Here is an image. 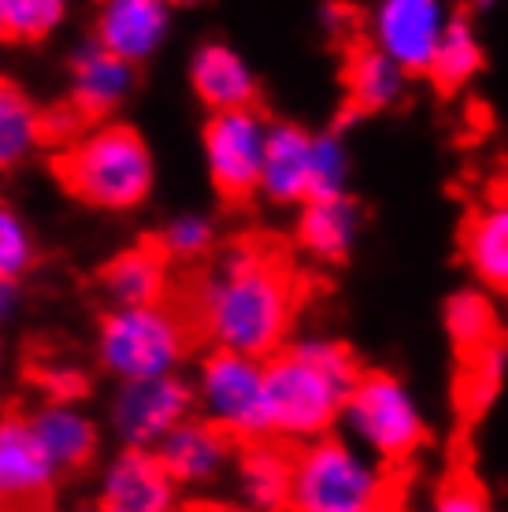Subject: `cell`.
<instances>
[{
	"instance_id": "cell-2",
	"label": "cell",
	"mask_w": 508,
	"mask_h": 512,
	"mask_svg": "<svg viewBox=\"0 0 508 512\" xmlns=\"http://www.w3.org/2000/svg\"><path fill=\"white\" fill-rule=\"evenodd\" d=\"M271 431L279 438H323L342 420L360 383L353 353L334 338H301L264 360Z\"/></svg>"
},
{
	"instance_id": "cell-14",
	"label": "cell",
	"mask_w": 508,
	"mask_h": 512,
	"mask_svg": "<svg viewBox=\"0 0 508 512\" xmlns=\"http://www.w3.org/2000/svg\"><path fill=\"white\" fill-rule=\"evenodd\" d=\"M234 438L212 420H186L160 442L156 457L175 483H208L230 461Z\"/></svg>"
},
{
	"instance_id": "cell-37",
	"label": "cell",
	"mask_w": 508,
	"mask_h": 512,
	"mask_svg": "<svg viewBox=\"0 0 508 512\" xmlns=\"http://www.w3.org/2000/svg\"><path fill=\"white\" fill-rule=\"evenodd\" d=\"M4 8H8V0H0V34H4Z\"/></svg>"
},
{
	"instance_id": "cell-27",
	"label": "cell",
	"mask_w": 508,
	"mask_h": 512,
	"mask_svg": "<svg viewBox=\"0 0 508 512\" xmlns=\"http://www.w3.org/2000/svg\"><path fill=\"white\" fill-rule=\"evenodd\" d=\"M445 331H449V338H453L464 353L483 349L486 342L497 338L494 305H490L483 294H475V290H460V294H453L449 305H445Z\"/></svg>"
},
{
	"instance_id": "cell-7",
	"label": "cell",
	"mask_w": 508,
	"mask_h": 512,
	"mask_svg": "<svg viewBox=\"0 0 508 512\" xmlns=\"http://www.w3.org/2000/svg\"><path fill=\"white\" fill-rule=\"evenodd\" d=\"M201 401L208 420L223 427L234 442H260L275 435L264 360L216 349L201 368Z\"/></svg>"
},
{
	"instance_id": "cell-18",
	"label": "cell",
	"mask_w": 508,
	"mask_h": 512,
	"mask_svg": "<svg viewBox=\"0 0 508 512\" xmlns=\"http://www.w3.org/2000/svg\"><path fill=\"white\" fill-rule=\"evenodd\" d=\"M238 490L245 512H290L293 498V453L275 442H245L238 457Z\"/></svg>"
},
{
	"instance_id": "cell-28",
	"label": "cell",
	"mask_w": 508,
	"mask_h": 512,
	"mask_svg": "<svg viewBox=\"0 0 508 512\" xmlns=\"http://www.w3.org/2000/svg\"><path fill=\"white\" fill-rule=\"evenodd\" d=\"M345 182H349V149H345L342 134H316L312 141V197L308 201H323V197H345Z\"/></svg>"
},
{
	"instance_id": "cell-32",
	"label": "cell",
	"mask_w": 508,
	"mask_h": 512,
	"mask_svg": "<svg viewBox=\"0 0 508 512\" xmlns=\"http://www.w3.org/2000/svg\"><path fill=\"white\" fill-rule=\"evenodd\" d=\"M30 379L52 397V405H71V401L89 394L86 372L67 364V360H41V364L30 368Z\"/></svg>"
},
{
	"instance_id": "cell-11",
	"label": "cell",
	"mask_w": 508,
	"mask_h": 512,
	"mask_svg": "<svg viewBox=\"0 0 508 512\" xmlns=\"http://www.w3.org/2000/svg\"><path fill=\"white\" fill-rule=\"evenodd\" d=\"M190 409V386L175 375H160V379H138L123 386L112 405V423L130 449H149L153 442H164L178 423H186Z\"/></svg>"
},
{
	"instance_id": "cell-19",
	"label": "cell",
	"mask_w": 508,
	"mask_h": 512,
	"mask_svg": "<svg viewBox=\"0 0 508 512\" xmlns=\"http://www.w3.org/2000/svg\"><path fill=\"white\" fill-rule=\"evenodd\" d=\"M193 93L201 97L212 112H234V108H253L256 78L238 52L230 45H204L193 56Z\"/></svg>"
},
{
	"instance_id": "cell-30",
	"label": "cell",
	"mask_w": 508,
	"mask_h": 512,
	"mask_svg": "<svg viewBox=\"0 0 508 512\" xmlns=\"http://www.w3.org/2000/svg\"><path fill=\"white\" fill-rule=\"evenodd\" d=\"M212 242H216V227L204 216H182L156 234V245L171 260H197V256H204L212 249Z\"/></svg>"
},
{
	"instance_id": "cell-22",
	"label": "cell",
	"mask_w": 508,
	"mask_h": 512,
	"mask_svg": "<svg viewBox=\"0 0 508 512\" xmlns=\"http://www.w3.org/2000/svg\"><path fill=\"white\" fill-rule=\"evenodd\" d=\"M405 78L408 71L401 64H394L386 52H379L375 45L353 52V60L345 67V86H349V101L360 112H382L394 108L405 97Z\"/></svg>"
},
{
	"instance_id": "cell-21",
	"label": "cell",
	"mask_w": 508,
	"mask_h": 512,
	"mask_svg": "<svg viewBox=\"0 0 508 512\" xmlns=\"http://www.w3.org/2000/svg\"><path fill=\"white\" fill-rule=\"evenodd\" d=\"M30 423H34L38 442L49 453V461L60 472H67V468L75 472V468H86L93 461V453H97V431L71 405H49L38 416H30Z\"/></svg>"
},
{
	"instance_id": "cell-5",
	"label": "cell",
	"mask_w": 508,
	"mask_h": 512,
	"mask_svg": "<svg viewBox=\"0 0 508 512\" xmlns=\"http://www.w3.org/2000/svg\"><path fill=\"white\" fill-rule=\"evenodd\" d=\"M197 334L182 312L164 305L115 308L101 323V360L123 383L171 375Z\"/></svg>"
},
{
	"instance_id": "cell-38",
	"label": "cell",
	"mask_w": 508,
	"mask_h": 512,
	"mask_svg": "<svg viewBox=\"0 0 508 512\" xmlns=\"http://www.w3.org/2000/svg\"><path fill=\"white\" fill-rule=\"evenodd\" d=\"M167 4H197V0H167Z\"/></svg>"
},
{
	"instance_id": "cell-40",
	"label": "cell",
	"mask_w": 508,
	"mask_h": 512,
	"mask_svg": "<svg viewBox=\"0 0 508 512\" xmlns=\"http://www.w3.org/2000/svg\"><path fill=\"white\" fill-rule=\"evenodd\" d=\"M82 512H108V509H104V505H101V509H82Z\"/></svg>"
},
{
	"instance_id": "cell-25",
	"label": "cell",
	"mask_w": 508,
	"mask_h": 512,
	"mask_svg": "<svg viewBox=\"0 0 508 512\" xmlns=\"http://www.w3.org/2000/svg\"><path fill=\"white\" fill-rule=\"evenodd\" d=\"M508 379V346L505 342H486L483 349H471L460 372V409L468 416H483L497 401L501 386Z\"/></svg>"
},
{
	"instance_id": "cell-23",
	"label": "cell",
	"mask_w": 508,
	"mask_h": 512,
	"mask_svg": "<svg viewBox=\"0 0 508 512\" xmlns=\"http://www.w3.org/2000/svg\"><path fill=\"white\" fill-rule=\"evenodd\" d=\"M464 253L486 286L508 290V201H494L471 216L464 231Z\"/></svg>"
},
{
	"instance_id": "cell-15",
	"label": "cell",
	"mask_w": 508,
	"mask_h": 512,
	"mask_svg": "<svg viewBox=\"0 0 508 512\" xmlns=\"http://www.w3.org/2000/svg\"><path fill=\"white\" fill-rule=\"evenodd\" d=\"M167 30V0H101L97 41L127 64H138Z\"/></svg>"
},
{
	"instance_id": "cell-9",
	"label": "cell",
	"mask_w": 508,
	"mask_h": 512,
	"mask_svg": "<svg viewBox=\"0 0 508 512\" xmlns=\"http://www.w3.org/2000/svg\"><path fill=\"white\" fill-rule=\"evenodd\" d=\"M56 472L30 416H0V512H49Z\"/></svg>"
},
{
	"instance_id": "cell-1",
	"label": "cell",
	"mask_w": 508,
	"mask_h": 512,
	"mask_svg": "<svg viewBox=\"0 0 508 512\" xmlns=\"http://www.w3.org/2000/svg\"><path fill=\"white\" fill-rule=\"evenodd\" d=\"M297 301L290 264L264 242H238L208 275L171 282L167 294V305L182 312L197 338L256 360L282 349Z\"/></svg>"
},
{
	"instance_id": "cell-33",
	"label": "cell",
	"mask_w": 508,
	"mask_h": 512,
	"mask_svg": "<svg viewBox=\"0 0 508 512\" xmlns=\"http://www.w3.org/2000/svg\"><path fill=\"white\" fill-rule=\"evenodd\" d=\"M427 512H497L490 494H486L475 479H449L438 494H434Z\"/></svg>"
},
{
	"instance_id": "cell-4",
	"label": "cell",
	"mask_w": 508,
	"mask_h": 512,
	"mask_svg": "<svg viewBox=\"0 0 508 512\" xmlns=\"http://www.w3.org/2000/svg\"><path fill=\"white\" fill-rule=\"evenodd\" d=\"M390 475L382 464L345 438H312L293 453L290 512H364L386 505Z\"/></svg>"
},
{
	"instance_id": "cell-26",
	"label": "cell",
	"mask_w": 508,
	"mask_h": 512,
	"mask_svg": "<svg viewBox=\"0 0 508 512\" xmlns=\"http://www.w3.org/2000/svg\"><path fill=\"white\" fill-rule=\"evenodd\" d=\"M479 71H483V45H479L468 19H453L442 38V49L434 56V67H431L434 82L445 93H453L460 86H468Z\"/></svg>"
},
{
	"instance_id": "cell-17",
	"label": "cell",
	"mask_w": 508,
	"mask_h": 512,
	"mask_svg": "<svg viewBox=\"0 0 508 512\" xmlns=\"http://www.w3.org/2000/svg\"><path fill=\"white\" fill-rule=\"evenodd\" d=\"M75 75V90H71V104L93 123V119L108 116L115 104L127 97L134 71L123 56H115L112 49H104L101 41H89L82 45L71 64Z\"/></svg>"
},
{
	"instance_id": "cell-31",
	"label": "cell",
	"mask_w": 508,
	"mask_h": 512,
	"mask_svg": "<svg viewBox=\"0 0 508 512\" xmlns=\"http://www.w3.org/2000/svg\"><path fill=\"white\" fill-rule=\"evenodd\" d=\"M30 264H34V245H30L23 219L8 205H0V279H19Z\"/></svg>"
},
{
	"instance_id": "cell-20",
	"label": "cell",
	"mask_w": 508,
	"mask_h": 512,
	"mask_svg": "<svg viewBox=\"0 0 508 512\" xmlns=\"http://www.w3.org/2000/svg\"><path fill=\"white\" fill-rule=\"evenodd\" d=\"M360 234V208L349 197L308 201L297 223V242L323 264H342Z\"/></svg>"
},
{
	"instance_id": "cell-13",
	"label": "cell",
	"mask_w": 508,
	"mask_h": 512,
	"mask_svg": "<svg viewBox=\"0 0 508 512\" xmlns=\"http://www.w3.org/2000/svg\"><path fill=\"white\" fill-rule=\"evenodd\" d=\"M167 264H171V256L156 245V238H145L141 245L123 249L104 264V294L112 297L115 308L164 305L171 294V268Z\"/></svg>"
},
{
	"instance_id": "cell-8",
	"label": "cell",
	"mask_w": 508,
	"mask_h": 512,
	"mask_svg": "<svg viewBox=\"0 0 508 512\" xmlns=\"http://www.w3.org/2000/svg\"><path fill=\"white\" fill-rule=\"evenodd\" d=\"M271 123L256 108L216 112L204 127V160L219 197L245 201L260 190Z\"/></svg>"
},
{
	"instance_id": "cell-35",
	"label": "cell",
	"mask_w": 508,
	"mask_h": 512,
	"mask_svg": "<svg viewBox=\"0 0 508 512\" xmlns=\"http://www.w3.org/2000/svg\"><path fill=\"white\" fill-rule=\"evenodd\" d=\"M193 512H238V509H223V505H197Z\"/></svg>"
},
{
	"instance_id": "cell-39",
	"label": "cell",
	"mask_w": 508,
	"mask_h": 512,
	"mask_svg": "<svg viewBox=\"0 0 508 512\" xmlns=\"http://www.w3.org/2000/svg\"><path fill=\"white\" fill-rule=\"evenodd\" d=\"M364 512H386V505H379V509H364Z\"/></svg>"
},
{
	"instance_id": "cell-6",
	"label": "cell",
	"mask_w": 508,
	"mask_h": 512,
	"mask_svg": "<svg viewBox=\"0 0 508 512\" xmlns=\"http://www.w3.org/2000/svg\"><path fill=\"white\" fill-rule=\"evenodd\" d=\"M342 423L356 446L379 464H401L427 442V420L416 394L394 375H360Z\"/></svg>"
},
{
	"instance_id": "cell-29",
	"label": "cell",
	"mask_w": 508,
	"mask_h": 512,
	"mask_svg": "<svg viewBox=\"0 0 508 512\" xmlns=\"http://www.w3.org/2000/svg\"><path fill=\"white\" fill-rule=\"evenodd\" d=\"M64 19V0H8L4 8V41H41Z\"/></svg>"
},
{
	"instance_id": "cell-36",
	"label": "cell",
	"mask_w": 508,
	"mask_h": 512,
	"mask_svg": "<svg viewBox=\"0 0 508 512\" xmlns=\"http://www.w3.org/2000/svg\"><path fill=\"white\" fill-rule=\"evenodd\" d=\"M471 4H475V8H479V12H490V8H494L497 0H471Z\"/></svg>"
},
{
	"instance_id": "cell-24",
	"label": "cell",
	"mask_w": 508,
	"mask_h": 512,
	"mask_svg": "<svg viewBox=\"0 0 508 512\" xmlns=\"http://www.w3.org/2000/svg\"><path fill=\"white\" fill-rule=\"evenodd\" d=\"M41 145V112L15 82L0 78V171Z\"/></svg>"
},
{
	"instance_id": "cell-12",
	"label": "cell",
	"mask_w": 508,
	"mask_h": 512,
	"mask_svg": "<svg viewBox=\"0 0 508 512\" xmlns=\"http://www.w3.org/2000/svg\"><path fill=\"white\" fill-rule=\"evenodd\" d=\"M175 487L156 453L127 449L104 472L101 505L108 512H175Z\"/></svg>"
},
{
	"instance_id": "cell-34",
	"label": "cell",
	"mask_w": 508,
	"mask_h": 512,
	"mask_svg": "<svg viewBox=\"0 0 508 512\" xmlns=\"http://www.w3.org/2000/svg\"><path fill=\"white\" fill-rule=\"evenodd\" d=\"M12 301H15L12 282H4V279H0V320H4V316H8V308H12Z\"/></svg>"
},
{
	"instance_id": "cell-10",
	"label": "cell",
	"mask_w": 508,
	"mask_h": 512,
	"mask_svg": "<svg viewBox=\"0 0 508 512\" xmlns=\"http://www.w3.org/2000/svg\"><path fill=\"white\" fill-rule=\"evenodd\" d=\"M449 23L445 0H379L371 12V45L408 75L431 71Z\"/></svg>"
},
{
	"instance_id": "cell-16",
	"label": "cell",
	"mask_w": 508,
	"mask_h": 512,
	"mask_svg": "<svg viewBox=\"0 0 508 512\" xmlns=\"http://www.w3.org/2000/svg\"><path fill=\"white\" fill-rule=\"evenodd\" d=\"M312 141H316V134L293 127V123H271L260 190L275 205H308V197H312Z\"/></svg>"
},
{
	"instance_id": "cell-3",
	"label": "cell",
	"mask_w": 508,
	"mask_h": 512,
	"mask_svg": "<svg viewBox=\"0 0 508 512\" xmlns=\"http://www.w3.org/2000/svg\"><path fill=\"white\" fill-rule=\"evenodd\" d=\"M52 171L67 193L93 208H134L153 186V156L134 127H93L52 156Z\"/></svg>"
}]
</instances>
